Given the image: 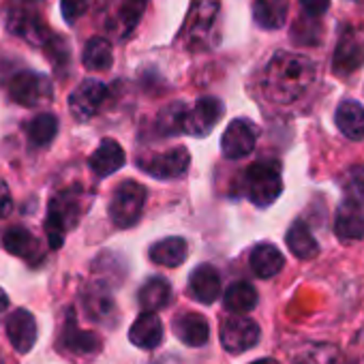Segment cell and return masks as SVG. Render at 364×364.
I'll return each mask as SVG.
<instances>
[{
	"label": "cell",
	"instance_id": "36",
	"mask_svg": "<svg viewBox=\"0 0 364 364\" xmlns=\"http://www.w3.org/2000/svg\"><path fill=\"white\" fill-rule=\"evenodd\" d=\"M300 7H302V14L306 18L317 20V18H321L328 11L330 0H300Z\"/></svg>",
	"mask_w": 364,
	"mask_h": 364
},
{
	"label": "cell",
	"instance_id": "32",
	"mask_svg": "<svg viewBox=\"0 0 364 364\" xmlns=\"http://www.w3.org/2000/svg\"><path fill=\"white\" fill-rule=\"evenodd\" d=\"M185 112H187L185 103H171L169 107H165L159 114L156 129L163 135H178V133H182V120H185Z\"/></svg>",
	"mask_w": 364,
	"mask_h": 364
},
{
	"label": "cell",
	"instance_id": "21",
	"mask_svg": "<svg viewBox=\"0 0 364 364\" xmlns=\"http://www.w3.org/2000/svg\"><path fill=\"white\" fill-rule=\"evenodd\" d=\"M189 255V245L185 238H163L150 247V259L159 266L165 268H178L180 264H185Z\"/></svg>",
	"mask_w": 364,
	"mask_h": 364
},
{
	"label": "cell",
	"instance_id": "40",
	"mask_svg": "<svg viewBox=\"0 0 364 364\" xmlns=\"http://www.w3.org/2000/svg\"><path fill=\"white\" fill-rule=\"evenodd\" d=\"M0 364H5V362H3V355H0Z\"/></svg>",
	"mask_w": 364,
	"mask_h": 364
},
{
	"label": "cell",
	"instance_id": "11",
	"mask_svg": "<svg viewBox=\"0 0 364 364\" xmlns=\"http://www.w3.org/2000/svg\"><path fill=\"white\" fill-rule=\"evenodd\" d=\"M105 95H107V88L103 82L99 80H84L69 97V109H71V116L77 120V122H86L90 120L103 105L105 101Z\"/></svg>",
	"mask_w": 364,
	"mask_h": 364
},
{
	"label": "cell",
	"instance_id": "38",
	"mask_svg": "<svg viewBox=\"0 0 364 364\" xmlns=\"http://www.w3.org/2000/svg\"><path fill=\"white\" fill-rule=\"evenodd\" d=\"M7 306H9V296H7L3 289H0V313H3Z\"/></svg>",
	"mask_w": 364,
	"mask_h": 364
},
{
	"label": "cell",
	"instance_id": "31",
	"mask_svg": "<svg viewBox=\"0 0 364 364\" xmlns=\"http://www.w3.org/2000/svg\"><path fill=\"white\" fill-rule=\"evenodd\" d=\"M118 11H116V33L118 35H129L135 24L139 22L144 9H146V3L148 0H118Z\"/></svg>",
	"mask_w": 364,
	"mask_h": 364
},
{
	"label": "cell",
	"instance_id": "16",
	"mask_svg": "<svg viewBox=\"0 0 364 364\" xmlns=\"http://www.w3.org/2000/svg\"><path fill=\"white\" fill-rule=\"evenodd\" d=\"M189 291L198 302L213 304L221 296V277H219L217 268L210 264L198 266L189 279Z\"/></svg>",
	"mask_w": 364,
	"mask_h": 364
},
{
	"label": "cell",
	"instance_id": "8",
	"mask_svg": "<svg viewBox=\"0 0 364 364\" xmlns=\"http://www.w3.org/2000/svg\"><path fill=\"white\" fill-rule=\"evenodd\" d=\"M362 65H364V33L360 28L347 26L336 43L332 71L341 77H347L349 73L358 71Z\"/></svg>",
	"mask_w": 364,
	"mask_h": 364
},
{
	"label": "cell",
	"instance_id": "13",
	"mask_svg": "<svg viewBox=\"0 0 364 364\" xmlns=\"http://www.w3.org/2000/svg\"><path fill=\"white\" fill-rule=\"evenodd\" d=\"M257 135H259V131L251 120L238 118V120L230 122V127L225 129V133L221 137V150L228 159L249 156L255 150Z\"/></svg>",
	"mask_w": 364,
	"mask_h": 364
},
{
	"label": "cell",
	"instance_id": "23",
	"mask_svg": "<svg viewBox=\"0 0 364 364\" xmlns=\"http://www.w3.org/2000/svg\"><path fill=\"white\" fill-rule=\"evenodd\" d=\"M63 345L71 351V353H97L101 347V341L95 332L88 330H80L75 326V317L73 311L69 313L65 328H63Z\"/></svg>",
	"mask_w": 364,
	"mask_h": 364
},
{
	"label": "cell",
	"instance_id": "18",
	"mask_svg": "<svg viewBox=\"0 0 364 364\" xmlns=\"http://www.w3.org/2000/svg\"><path fill=\"white\" fill-rule=\"evenodd\" d=\"M129 338L133 345L141 347V349H154L156 345H161L163 341V323L159 319L156 313L144 311L131 326L129 330Z\"/></svg>",
	"mask_w": 364,
	"mask_h": 364
},
{
	"label": "cell",
	"instance_id": "5",
	"mask_svg": "<svg viewBox=\"0 0 364 364\" xmlns=\"http://www.w3.org/2000/svg\"><path fill=\"white\" fill-rule=\"evenodd\" d=\"M146 204V187L135 180H124L114 189L109 200V219L116 228H133Z\"/></svg>",
	"mask_w": 364,
	"mask_h": 364
},
{
	"label": "cell",
	"instance_id": "9",
	"mask_svg": "<svg viewBox=\"0 0 364 364\" xmlns=\"http://www.w3.org/2000/svg\"><path fill=\"white\" fill-rule=\"evenodd\" d=\"M225 107L223 101L217 97H200L191 109L185 112V120H182V133H189L193 137L208 135L217 122L221 120Z\"/></svg>",
	"mask_w": 364,
	"mask_h": 364
},
{
	"label": "cell",
	"instance_id": "29",
	"mask_svg": "<svg viewBox=\"0 0 364 364\" xmlns=\"http://www.w3.org/2000/svg\"><path fill=\"white\" fill-rule=\"evenodd\" d=\"M82 63L88 71H107L114 65V54H112V46L107 39L103 37H95L86 43L84 48V56Z\"/></svg>",
	"mask_w": 364,
	"mask_h": 364
},
{
	"label": "cell",
	"instance_id": "19",
	"mask_svg": "<svg viewBox=\"0 0 364 364\" xmlns=\"http://www.w3.org/2000/svg\"><path fill=\"white\" fill-rule=\"evenodd\" d=\"M249 264H251V270L255 272V277H259V279H272V277H277L283 270L285 257H283V253L274 245L262 242V245H257L251 251Z\"/></svg>",
	"mask_w": 364,
	"mask_h": 364
},
{
	"label": "cell",
	"instance_id": "35",
	"mask_svg": "<svg viewBox=\"0 0 364 364\" xmlns=\"http://www.w3.org/2000/svg\"><path fill=\"white\" fill-rule=\"evenodd\" d=\"M88 5H90V0H60V11H63L65 22L69 24L77 22L86 14Z\"/></svg>",
	"mask_w": 364,
	"mask_h": 364
},
{
	"label": "cell",
	"instance_id": "24",
	"mask_svg": "<svg viewBox=\"0 0 364 364\" xmlns=\"http://www.w3.org/2000/svg\"><path fill=\"white\" fill-rule=\"evenodd\" d=\"M3 245H5V249L11 255L22 257L26 262H35L37 257H41L39 240L26 228H11V230H7V234L3 238Z\"/></svg>",
	"mask_w": 364,
	"mask_h": 364
},
{
	"label": "cell",
	"instance_id": "27",
	"mask_svg": "<svg viewBox=\"0 0 364 364\" xmlns=\"http://www.w3.org/2000/svg\"><path fill=\"white\" fill-rule=\"evenodd\" d=\"M253 18L257 26L266 31H277L285 24L287 18V0H255Z\"/></svg>",
	"mask_w": 364,
	"mask_h": 364
},
{
	"label": "cell",
	"instance_id": "25",
	"mask_svg": "<svg viewBox=\"0 0 364 364\" xmlns=\"http://www.w3.org/2000/svg\"><path fill=\"white\" fill-rule=\"evenodd\" d=\"M287 249L298 257V259H313L319 253V245L315 240V236L311 234V230L306 228V223L296 221L285 236Z\"/></svg>",
	"mask_w": 364,
	"mask_h": 364
},
{
	"label": "cell",
	"instance_id": "34",
	"mask_svg": "<svg viewBox=\"0 0 364 364\" xmlns=\"http://www.w3.org/2000/svg\"><path fill=\"white\" fill-rule=\"evenodd\" d=\"M334 362V347L330 345H315L309 351L300 353L296 364H332Z\"/></svg>",
	"mask_w": 364,
	"mask_h": 364
},
{
	"label": "cell",
	"instance_id": "26",
	"mask_svg": "<svg viewBox=\"0 0 364 364\" xmlns=\"http://www.w3.org/2000/svg\"><path fill=\"white\" fill-rule=\"evenodd\" d=\"M139 306L144 311H150V313H156L161 309L167 306L169 298H171V287L167 283V279L163 277H152L148 279L141 289H139Z\"/></svg>",
	"mask_w": 364,
	"mask_h": 364
},
{
	"label": "cell",
	"instance_id": "37",
	"mask_svg": "<svg viewBox=\"0 0 364 364\" xmlns=\"http://www.w3.org/2000/svg\"><path fill=\"white\" fill-rule=\"evenodd\" d=\"M14 208V198L5 180H0V219H5Z\"/></svg>",
	"mask_w": 364,
	"mask_h": 364
},
{
	"label": "cell",
	"instance_id": "3",
	"mask_svg": "<svg viewBox=\"0 0 364 364\" xmlns=\"http://www.w3.org/2000/svg\"><path fill=\"white\" fill-rule=\"evenodd\" d=\"M283 191L281 163L272 159L255 161L245 171V193L257 208L272 206Z\"/></svg>",
	"mask_w": 364,
	"mask_h": 364
},
{
	"label": "cell",
	"instance_id": "12",
	"mask_svg": "<svg viewBox=\"0 0 364 364\" xmlns=\"http://www.w3.org/2000/svg\"><path fill=\"white\" fill-rule=\"evenodd\" d=\"M259 341V326L249 317H230L221 323V345L230 353H242Z\"/></svg>",
	"mask_w": 364,
	"mask_h": 364
},
{
	"label": "cell",
	"instance_id": "28",
	"mask_svg": "<svg viewBox=\"0 0 364 364\" xmlns=\"http://www.w3.org/2000/svg\"><path fill=\"white\" fill-rule=\"evenodd\" d=\"M257 306V291L251 283L247 281H236L228 287L225 291V309L236 313V315H245L249 311H253Z\"/></svg>",
	"mask_w": 364,
	"mask_h": 364
},
{
	"label": "cell",
	"instance_id": "4",
	"mask_svg": "<svg viewBox=\"0 0 364 364\" xmlns=\"http://www.w3.org/2000/svg\"><path fill=\"white\" fill-rule=\"evenodd\" d=\"M80 215H82V204L77 200V191L67 189L50 200L48 217H46V234L52 249L63 247L67 232L77 225Z\"/></svg>",
	"mask_w": 364,
	"mask_h": 364
},
{
	"label": "cell",
	"instance_id": "14",
	"mask_svg": "<svg viewBox=\"0 0 364 364\" xmlns=\"http://www.w3.org/2000/svg\"><path fill=\"white\" fill-rule=\"evenodd\" d=\"M7 31L16 37H22L24 41H28L31 46H46L50 41V31L46 26V22L28 11V9H14L7 16Z\"/></svg>",
	"mask_w": 364,
	"mask_h": 364
},
{
	"label": "cell",
	"instance_id": "17",
	"mask_svg": "<svg viewBox=\"0 0 364 364\" xmlns=\"http://www.w3.org/2000/svg\"><path fill=\"white\" fill-rule=\"evenodd\" d=\"M124 150L116 139H103L99 144V148L90 154L88 165L90 169L99 176V178H107L112 173H116L122 165H124Z\"/></svg>",
	"mask_w": 364,
	"mask_h": 364
},
{
	"label": "cell",
	"instance_id": "10",
	"mask_svg": "<svg viewBox=\"0 0 364 364\" xmlns=\"http://www.w3.org/2000/svg\"><path fill=\"white\" fill-rule=\"evenodd\" d=\"M334 234L343 242L364 238V200L345 196L334 215Z\"/></svg>",
	"mask_w": 364,
	"mask_h": 364
},
{
	"label": "cell",
	"instance_id": "7",
	"mask_svg": "<svg viewBox=\"0 0 364 364\" xmlns=\"http://www.w3.org/2000/svg\"><path fill=\"white\" fill-rule=\"evenodd\" d=\"M189 163H191V156L185 146H176L165 152H156L148 159H137V167L159 180H173V178L185 176L189 169Z\"/></svg>",
	"mask_w": 364,
	"mask_h": 364
},
{
	"label": "cell",
	"instance_id": "33",
	"mask_svg": "<svg viewBox=\"0 0 364 364\" xmlns=\"http://www.w3.org/2000/svg\"><path fill=\"white\" fill-rule=\"evenodd\" d=\"M112 309H114V300H112V296L107 294L105 287H90L88 289V294H86V311L97 321H101Z\"/></svg>",
	"mask_w": 364,
	"mask_h": 364
},
{
	"label": "cell",
	"instance_id": "22",
	"mask_svg": "<svg viewBox=\"0 0 364 364\" xmlns=\"http://www.w3.org/2000/svg\"><path fill=\"white\" fill-rule=\"evenodd\" d=\"M334 120L345 137L353 141L364 139V107L358 101H343L334 114Z\"/></svg>",
	"mask_w": 364,
	"mask_h": 364
},
{
	"label": "cell",
	"instance_id": "1",
	"mask_svg": "<svg viewBox=\"0 0 364 364\" xmlns=\"http://www.w3.org/2000/svg\"><path fill=\"white\" fill-rule=\"evenodd\" d=\"M317 69L315 63L302 54L279 52L272 56L264 71L262 88L264 95L279 105H287L298 101L315 82Z\"/></svg>",
	"mask_w": 364,
	"mask_h": 364
},
{
	"label": "cell",
	"instance_id": "20",
	"mask_svg": "<svg viewBox=\"0 0 364 364\" xmlns=\"http://www.w3.org/2000/svg\"><path fill=\"white\" fill-rule=\"evenodd\" d=\"M176 334L178 338L189 347H202L208 343L210 326L204 315L200 313H185L176 321Z\"/></svg>",
	"mask_w": 364,
	"mask_h": 364
},
{
	"label": "cell",
	"instance_id": "39",
	"mask_svg": "<svg viewBox=\"0 0 364 364\" xmlns=\"http://www.w3.org/2000/svg\"><path fill=\"white\" fill-rule=\"evenodd\" d=\"M253 364H279L277 360H270V358H264V360H257V362H253Z\"/></svg>",
	"mask_w": 364,
	"mask_h": 364
},
{
	"label": "cell",
	"instance_id": "30",
	"mask_svg": "<svg viewBox=\"0 0 364 364\" xmlns=\"http://www.w3.org/2000/svg\"><path fill=\"white\" fill-rule=\"evenodd\" d=\"M26 131H28V139H31L33 146H37V148L50 146L52 139L58 133V118L54 114H48V112L39 114L37 118L31 120Z\"/></svg>",
	"mask_w": 364,
	"mask_h": 364
},
{
	"label": "cell",
	"instance_id": "15",
	"mask_svg": "<svg viewBox=\"0 0 364 364\" xmlns=\"http://www.w3.org/2000/svg\"><path fill=\"white\" fill-rule=\"evenodd\" d=\"M7 336L16 351L28 353L37 343V321L26 309H18L7 319Z\"/></svg>",
	"mask_w": 364,
	"mask_h": 364
},
{
	"label": "cell",
	"instance_id": "2",
	"mask_svg": "<svg viewBox=\"0 0 364 364\" xmlns=\"http://www.w3.org/2000/svg\"><path fill=\"white\" fill-rule=\"evenodd\" d=\"M217 18H219V3L217 0H196L187 22L180 31V41L189 52L210 50L217 43Z\"/></svg>",
	"mask_w": 364,
	"mask_h": 364
},
{
	"label": "cell",
	"instance_id": "6",
	"mask_svg": "<svg viewBox=\"0 0 364 364\" xmlns=\"http://www.w3.org/2000/svg\"><path fill=\"white\" fill-rule=\"evenodd\" d=\"M9 97L18 105L37 107L54 99V88L48 75L37 71H20L9 82Z\"/></svg>",
	"mask_w": 364,
	"mask_h": 364
}]
</instances>
